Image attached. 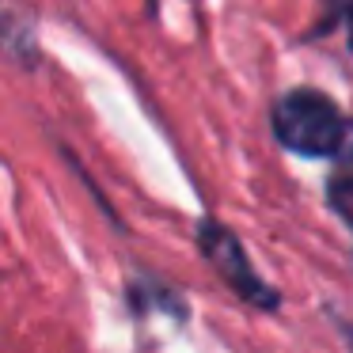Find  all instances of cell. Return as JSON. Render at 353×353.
I'll return each mask as SVG.
<instances>
[{"label":"cell","mask_w":353,"mask_h":353,"mask_svg":"<svg viewBox=\"0 0 353 353\" xmlns=\"http://www.w3.org/2000/svg\"><path fill=\"white\" fill-rule=\"evenodd\" d=\"M274 133L296 156H334L338 141L345 133V122L338 114V107L323 92L296 88V92L277 99Z\"/></svg>","instance_id":"1"},{"label":"cell","mask_w":353,"mask_h":353,"mask_svg":"<svg viewBox=\"0 0 353 353\" xmlns=\"http://www.w3.org/2000/svg\"><path fill=\"white\" fill-rule=\"evenodd\" d=\"M334 179H338V186H345V190H353V122H345V133H342V141H338V148H334Z\"/></svg>","instance_id":"4"},{"label":"cell","mask_w":353,"mask_h":353,"mask_svg":"<svg viewBox=\"0 0 353 353\" xmlns=\"http://www.w3.org/2000/svg\"><path fill=\"white\" fill-rule=\"evenodd\" d=\"M0 57H8L16 65H34L39 50H34V34L27 19L16 12L12 0H0Z\"/></svg>","instance_id":"3"},{"label":"cell","mask_w":353,"mask_h":353,"mask_svg":"<svg viewBox=\"0 0 353 353\" xmlns=\"http://www.w3.org/2000/svg\"><path fill=\"white\" fill-rule=\"evenodd\" d=\"M201 251H205V259L216 266V274H221L243 300L262 304V307L277 304V292L259 281V274L251 270V262H247L239 239L232 236L228 228H221V224H201Z\"/></svg>","instance_id":"2"}]
</instances>
